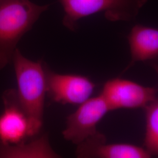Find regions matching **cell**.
<instances>
[{"instance_id":"6","label":"cell","mask_w":158,"mask_h":158,"mask_svg":"<svg viewBox=\"0 0 158 158\" xmlns=\"http://www.w3.org/2000/svg\"><path fill=\"white\" fill-rule=\"evenodd\" d=\"M46 87L53 102L79 106L91 98L96 85L85 76L56 73L46 69Z\"/></svg>"},{"instance_id":"5","label":"cell","mask_w":158,"mask_h":158,"mask_svg":"<svg viewBox=\"0 0 158 158\" xmlns=\"http://www.w3.org/2000/svg\"><path fill=\"white\" fill-rule=\"evenodd\" d=\"M158 90L121 78L107 81L100 95L110 111L143 108L156 98Z\"/></svg>"},{"instance_id":"8","label":"cell","mask_w":158,"mask_h":158,"mask_svg":"<svg viewBox=\"0 0 158 158\" xmlns=\"http://www.w3.org/2000/svg\"><path fill=\"white\" fill-rule=\"evenodd\" d=\"M76 155L81 158H150L144 148L128 143H107L100 132L77 145Z\"/></svg>"},{"instance_id":"9","label":"cell","mask_w":158,"mask_h":158,"mask_svg":"<svg viewBox=\"0 0 158 158\" xmlns=\"http://www.w3.org/2000/svg\"><path fill=\"white\" fill-rule=\"evenodd\" d=\"M128 40L131 59L125 70L138 62L158 60V28L136 25Z\"/></svg>"},{"instance_id":"7","label":"cell","mask_w":158,"mask_h":158,"mask_svg":"<svg viewBox=\"0 0 158 158\" xmlns=\"http://www.w3.org/2000/svg\"><path fill=\"white\" fill-rule=\"evenodd\" d=\"M4 110L0 114V142L14 145L30 136L29 120L21 107L15 90L6 91L2 96Z\"/></svg>"},{"instance_id":"4","label":"cell","mask_w":158,"mask_h":158,"mask_svg":"<svg viewBox=\"0 0 158 158\" xmlns=\"http://www.w3.org/2000/svg\"><path fill=\"white\" fill-rule=\"evenodd\" d=\"M110 110L100 94L79 105L67 118L66 127L63 130V138L78 145L99 132L97 126Z\"/></svg>"},{"instance_id":"12","label":"cell","mask_w":158,"mask_h":158,"mask_svg":"<svg viewBox=\"0 0 158 158\" xmlns=\"http://www.w3.org/2000/svg\"><path fill=\"white\" fill-rule=\"evenodd\" d=\"M151 66L155 70V72L157 73L158 76V64H156L155 63H152V64H151Z\"/></svg>"},{"instance_id":"11","label":"cell","mask_w":158,"mask_h":158,"mask_svg":"<svg viewBox=\"0 0 158 158\" xmlns=\"http://www.w3.org/2000/svg\"><path fill=\"white\" fill-rule=\"evenodd\" d=\"M144 109L146 117L144 148L152 156H158V98L149 102Z\"/></svg>"},{"instance_id":"2","label":"cell","mask_w":158,"mask_h":158,"mask_svg":"<svg viewBox=\"0 0 158 158\" xmlns=\"http://www.w3.org/2000/svg\"><path fill=\"white\" fill-rule=\"evenodd\" d=\"M48 7L30 0H0V70L11 62L20 40Z\"/></svg>"},{"instance_id":"3","label":"cell","mask_w":158,"mask_h":158,"mask_svg":"<svg viewBox=\"0 0 158 158\" xmlns=\"http://www.w3.org/2000/svg\"><path fill=\"white\" fill-rule=\"evenodd\" d=\"M148 0H59L64 10L63 24L74 31L79 20L103 12L111 21H130L135 19Z\"/></svg>"},{"instance_id":"10","label":"cell","mask_w":158,"mask_h":158,"mask_svg":"<svg viewBox=\"0 0 158 158\" xmlns=\"http://www.w3.org/2000/svg\"><path fill=\"white\" fill-rule=\"evenodd\" d=\"M59 155L51 147L46 135L31 142L4 144L0 142V158H56Z\"/></svg>"},{"instance_id":"1","label":"cell","mask_w":158,"mask_h":158,"mask_svg":"<svg viewBox=\"0 0 158 158\" xmlns=\"http://www.w3.org/2000/svg\"><path fill=\"white\" fill-rule=\"evenodd\" d=\"M12 61L18 85V99L28 118L30 136H34L40 132L43 124L46 69L42 62L29 59L18 48Z\"/></svg>"}]
</instances>
